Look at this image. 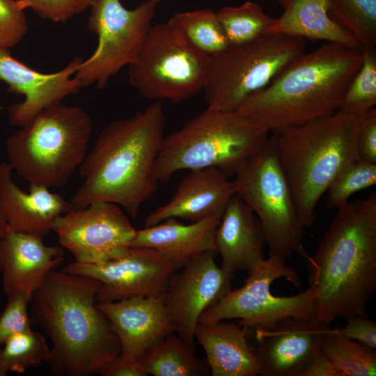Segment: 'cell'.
Segmentation results:
<instances>
[{"mask_svg":"<svg viewBox=\"0 0 376 376\" xmlns=\"http://www.w3.org/2000/svg\"><path fill=\"white\" fill-rule=\"evenodd\" d=\"M100 281L52 270L32 293L29 312L51 346L47 360L56 376L97 374L121 350L119 339L97 307Z\"/></svg>","mask_w":376,"mask_h":376,"instance_id":"1","label":"cell"},{"mask_svg":"<svg viewBox=\"0 0 376 376\" xmlns=\"http://www.w3.org/2000/svg\"><path fill=\"white\" fill-rule=\"evenodd\" d=\"M165 123L163 107L156 102L133 117L106 125L79 167L84 182L70 201L72 207L109 202L136 219L157 187L152 171Z\"/></svg>","mask_w":376,"mask_h":376,"instance_id":"2","label":"cell"},{"mask_svg":"<svg viewBox=\"0 0 376 376\" xmlns=\"http://www.w3.org/2000/svg\"><path fill=\"white\" fill-rule=\"evenodd\" d=\"M316 293L314 320L366 313L376 289V195L337 208L313 256L306 258Z\"/></svg>","mask_w":376,"mask_h":376,"instance_id":"3","label":"cell"},{"mask_svg":"<svg viewBox=\"0 0 376 376\" xmlns=\"http://www.w3.org/2000/svg\"><path fill=\"white\" fill-rule=\"evenodd\" d=\"M362 58L361 47L326 42L298 56L235 111L273 136L331 116L340 109Z\"/></svg>","mask_w":376,"mask_h":376,"instance_id":"4","label":"cell"},{"mask_svg":"<svg viewBox=\"0 0 376 376\" xmlns=\"http://www.w3.org/2000/svg\"><path fill=\"white\" fill-rule=\"evenodd\" d=\"M361 120L362 117L340 109L274 136L279 159L304 229L313 224L318 203L336 176L359 158L357 136Z\"/></svg>","mask_w":376,"mask_h":376,"instance_id":"5","label":"cell"},{"mask_svg":"<svg viewBox=\"0 0 376 376\" xmlns=\"http://www.w3.org/2000/svg\"><path fill=\"white\" fill-rule=\"evenodd\" d=\"M269 134L252 120L233 111L207 108L164 137L152 175L168 182L183 169L216 167L235 175L259 150Z\"/></svg>","mask_w":376,"mask_h":376,"instance_id":"6","label":"cell"},{"mask_svg":"<svg viewBox=\"0 0 376 376\" xmlns=\"http://www.w3.org/2000/svg\"><path fill=\"white\" fill-rule=\"evenodd\" d=\"M93 120L81 107H49L6 141L8 163L29 185L65 186L88 150Z\"/></svg>","mask_w":376,"mask_h":376,"instance_id":"7","label":"cell"},{"mask_svg":"<svg viewBox=\"0 0 376 376\" xmlns=\"http://www.w3.org/2000/svg\"><path fill=\"white\" fill-rule=\"evenodd\" d=\"M235 192L253 212L263 228L269 253L283 259L309 256L302 245L301 225L292 194L278 155L276 138L261 148L235 174Z\"/></svg>","mask_w":376,"mask_h":376,"instance_id":"8","label":"cell"},{"mask_svg":"<svg viewBox=\"0 0 376 376\" xmlns=\"http://www.w3.org/2000/svg\"><path fill=\"white\" fill-rule=\"evenodd\" d=\"M304 38L265 34L211 57L203 91L207 107L233 111L265 88L289 63L306 52Z\"/></svg>","mask_w":376,"mask_h":376,"instance_id":"9","label":"cell"},{"mask_svg":"<svg viewBox=\"0 0 376 376\" xmlns=\"http://www.w3.org/2000/svg\"><path fill=\"white\" fill-rule=\"evenodd\" d=\"M210 58L167 22L152 24L128 65V81L146 98L178 104L203 90Z\"/></svg>","mask_w":376,"mask_h":376,"instance_id":"10","label":"cell"},{"mask_svg":"<svg viewBox=\"0 0 376 376\" xmlns=\"http://www.w3.org/2000/svg\"><path fill=\"white\" fill-rule=\"evenodd\" d=\"M285 260L269 254L251 272L240 288L230 290L220 301L205 310L199 322L240 319V325L255 331H267L281 320L292 317L313 320L316 293L313 285L293 296L279 297L271 293L272 283L283 278L296 288L301 286L297 272L285 264Z\"/></svg>","mask_w":376,"mask_h":376,"instance_id":"11","label":"cell"},{"mask_svg":"<svg viewBox=\"0 0 376 376\" xmlns=\"http://www.w3.org/2000/svg\"><path fill=\"white\" fill-rule=\"evenodd\" d=\"M161 0H144L132 10L120 0H96L90 8L89 30L98 38L93 54L83 60L75 74L83 87L101 88L136 57Z\"/></svg>","mask_w":376,"mask_h":376,"instance_id":"12","label":"cell"},{"mask_svg":"<svg viewBox=\"0 0 376 376\" xmlns=\"http://www.w3.org/2000/svg\"><path fill=\"white\" fill-rule=\"evenodd\" d=\"M52 230L75 261L83 263L121 257L131 247L136 232L120 206L109 202L74 208L57 217Z\"/></svg>","mask_w":376,"mask_h":376,"instance_id":"13","label":"cell"},{"mask_svg":"<svg viewBox=\"0 0 376 376\" xmlns=\"http://www.w3.org/2000/svg\"><path fill=\"white\" fill-rule=\"evenodd\" d=\"M214 251L187 263L171 276L164 293L166 311L174 332L194 348V332L203 313L230 290L234 272L219 267Z\"/></svg>","mask_w":376,"mask_h":376,"instance_id":"14","label":"cell"},{"mask_svg":"<svg viewBox=\"0 0 376 376\" xmlns=\"http://www.w3.org/2000/svg\"><path fill=\"white\" fill-rule=\"evenodd\" d=\"M63 271L100 281L97 302L115 301L137 296L164 295L176 267L156 250L130 247L120 258L101 263L74 261Z\"/></svg>","mask_w":376,"mask_h":376,"instance_id":"15","label":"cell"},{"mask_svg":"<svg viewBox=\"0 0 376 376\" xmlns=\"http://www.w3.org/2000/svg\"><path fill=\"white\" fill-rule=\"evenodd\" d=\"M83 60L76 56L58 72L41 73L13 57L9 49L0 48V80L9 93L25 97L8 107L9 123L23 127L43 109L78 93L84 87L75 74Z\"/></svg>","mask_w":376,"mask_h":376,"instance_id":"16","label":"cell"},{"mask_svg":"<svg viewBox=\"0 0 376 376\" xmlns=\"http://www.w3.org/2000/svg\"><path fill=\"white\" fill-rule=\"evenodd\" d=\"M330 326L292 317L279 321L272 329L255 331L256 355L263 376H300L321 350L323 336Z\"/></svg>","mask_w":376,"mask_h":376,"instance_id":"17","label":"cell"},{"mask_svg":"<svg viewBox=\"0 0 376 376\" xmlns=\"http://www.w3.org/2000/svg\"><path fill=\"white\" fill-rule=\"evenodd\" d=\"M109 320L120 343V355L137 359L149 347L174 332L164 295L137 296L115 301L97 302Z\"/></svg>","mask_w":376,"mask_h":376,"instance_id":"18","label":"cell"},{"mask_svg":"<svg viewBox=\"0 0 376 376\" xmlns=\"http://www.w3.org/2000/svg\"><path fill=\"white\" fill-rule=\"evenodd\" d=\"M235 194L233 182L220 169L207 167L191 170L180 181L171 200L147 216L145 227L169 218L194 222L214 214L222 217Z\"/></svg>","mask_w":376,"mask_h":376,"instance_id":"19","label":"cell"},{"mask_svg":"<svg viewBox=\"0 0 376 376\" xmlns=\"http://www.w3.org/2000/svg\"><path fill=\"white\" fill-rule=\"evenodd\" d=\"M63 248L47 246L43 236L9 231L0 240L2 290L31 295L49 273L63 261Z\"/></svg>","mask_w":376,"mask_h":376,"instance_id":"20","label":"cell"},{"mask_svg":"<svg viewBox=\"0 0 376 376\" xmlns=\"http://www.w3.org/2000/svg\"><path fill=\"white\" fill-rule=\"evenodd\" d=\"M8 162L0 164V214L10 231L45 236L57 217L74 209L70 201L48 188L30 185L22 191L13 180Z\"/></svg>","mask_w":376,"mask_h":376,"instance_id":"21","label":"cell"},{"mask_svg":"<svg viewBox=\"0 0 376 376\" xmlns=\"http://www.w3.org/2000/svg\"><path fill=\"white\" fill-rule=\"evenodd\" d=\"M221 267L235 272L253 270L264 259L266 244L260 224L251 209L235 194L229 201L214 233Z\"/></svg>","mask_w":376,"mask_h":376,"instance_id":"22","label":"cell"},{"mask_svg":"<svg viewBox=\"0 0 376 376\" xmlns=\"http://www.w3.org/2000/svg\"><path fill=\"white\" fill-rule=\"evenodd\" d=\"M221 218L214 214L190 224L169 218L156 225L136 230L131 247L153 249L178 270L202 253L216 251L214 233Z\"/></svg>","mask_w":376,"mask_h":376,"instance_id":"23","label":"cell"},{"mask_svg":"<svg viewBox=\"0 0 376 376\" xmlns=\"http://www.w3.org/2000/svg\"><path fill=\"white\" fill-rule=\"evenodd\" d=\"M248 328L219 320L199 322L194 338L203 348L212 376H256L261 366L247 341Z\"/></svg>","mask_w":376,"mask_h":376,"instance_id":"24","label":"cell"},{"mask_svg":"<svg viewBox=\"0 0 376 376\" xmlns=\"http://www.w3.org/2000/svg\"><path fill=\"white\" fill-rule=\"evenodd\" d=\"M283 11L265 34H281L360 47L356 38L329 14V0H278Z\"/></svg>","mask_w":376,"mask_h":376,"instance_id":"25","label":"cell"},{"mask_svg":"<svg viewBox=\"0 0 376 376\" xmlns=\"http://www.w3.org/2000/svg\"><path fill=\"white\" fill-rule=\"evenodd\" d=\"M139 360L147 375L201 376L210 372L207 363L175 332L146 350Z\"/></svg>","mask_w":376,"mask_h":376,"instance_id":"26","label":"cell"},{"mask_svg":"<svg viewBox=\"0 0 376 376\" xmlns=\"http://www.w3.org/2000/svg\"><path fill=\"white\" fill-rule=\"evenodd\" d=\"M196 49L212 57L230 47L216 12L201 9L178 13L167 22Z\"/></svg>","mask_w":376,"mask_h":376,"instance_id":"27","label":"cell"},{"mask_svg":"<svg viewBox=\"0 0 376 376\" xmlns=\"http://www.w3.org/2000/svg\"><path fill=\"white\" fill-rule=\"evenodd\" d=\"M321 350L342 376H375L376 351L329 327Z\"/></svg>","mask_w":376,"mask_h":376,"instance_id":"28","label":"cell"},{"mask_svg":"<svg viewBox=\"0 0 376 376\" xmlns=\"http://www.w3.org/2000/svg\"><path fill=\"white\" fill-rule=\"evenodd\" d=\"M216 13L230 46L244 44L265 35L274 19L253 1L224 6Z\"/></svg>","mask_w":376,"mask_h":376,"instance_id":"29","label":"cell"},{"mask_svg":"<svg viewBox=\"0 0 376 376\" xmlns=\"http://www.w3.org/2000/svg\"><path fill=\"white\" fill-rule=\"evenodd\" d=\"M329 14L360 46L376 45V0H329Z\"/></svg>","mask_w":376,"mask_h":376,"instance_id":"30","label":"cell"},{"mask_svg":"<svg viewBox=\"0 0 376 376\" xmlns=\"http://www.w3.org/2000/svg\"><path fill=\"white\" fill-rule=\"evenodd\" d=\"M49 352L45 336L29 329L17 333L1 346V360L7 373H24L45 363Z\"/></svg>","mask_w":376,"mask_h":376,"instance_id":"31","label":"cell"},{"mask_svg":"<svg viewBox=\"0 0 376 376\" xmlns=\"http://www.w3.org/2000/svg\"><path fill=\"white\" fill-rule=\"evenodd\" d=\"M362 62L345 93L340 110L363 117L376 105V45L361 46Z\"/></svg>","mask_w":376,"mask_h":376,"instance_id":"32","label":"cell"},{"mask_svg":"<svg viewBox=\"0 0 376 376\" xmlns=\"http://www.w3.org/2000/svg\"><path fill=\"white\" fill-rule=\"evenodd\" d=\"M375 183L376 164L357 159L340 171L327 188V207L337 209L354 193Z\"/></svg>","mask_w":376,"mask_h":376,"instance_id":"33","label":"cell"},{"mask_svg":"<svg viewBox=\"0 0 376 376\" xmlns=\"http://www.w3.org/2000/svg\"><path fill=\"white\" fill-rule=\"evenodd\" d=\"M8 297L6 306L0 315V346L12 336L31 329L29 304L31 295L16 292Z\"/></svg>","mask_w":376,"mask_h":376,"instance_id":"34","label":"cell"},{"mask_svg":"<svg viewBox=\"0 0 376 376\" xmlns=\"http://www.w3.org/2000/svg\"><path fill=\"white\" fill-rule=\"evenodd\" d=\"M24 6L16 0H0V48L17 45L28 30Z\"/></svg>","mask_w":376,"mask_h":376,"instance_id":"35","label":"cell"},{"mask_svg":"<svg viewBox=\"0 0 376 376\" xmlns=\"http://www.w3.org/2000/svg\"><path fill=\"white\" fill-rule=\"evenodd\" d=\"M40 17L55 23L65 22L90 8L96 0H16Z\"/></svg>","mask_w":376,"mask_h":376,"instance_id":"36","label":"cell"},{"mask_svg":"<svg viewBox=\"0 0 376 376\" xmlns=\"http://www.w3.org/2000/svg\"><path fill=\"white\" fill-rule=\"evenodd\" d=\"M345 320L344 327H336L340 334L368 347L376 348V323L366 313L356 314Z\"/></svg>","mask_w":376,"mask_h":376,"instance_id":"37","label":"cell"},{"mask_svg":"<svg viewBox=\"0 0 376 376\" xmlns=\"http://www.w3.org/2000/svg\"><path fill=\"white\" fill-rule=\"evenodd\" d=\"M357 151L361 159L376 164V109L363 117L357 136Z\"/></svg>","mask_w":376,"mask_h":376,"instance_id":"38","label":"cell"},{"mask_svg":"<svg viewBox=\"0 0 376 376\" xmlns=\"http://www.w3.org/2000/svg\"><path fill=\"white\" fill-rule=\"evenodd\" d=\"M98 375L101 376H146L139 359H131L120 354L102 367Z\"/></svg>","mask_w":376,"mask_h":376,"instance_id":"39","label":"cell"},{"mask_svg":"<svg viewBox=\"0 0 376 376\" xmlns=\"http://www.w3.org/2000/svg\"><path fill=\"white\" fill-rule=\"evenodd\" d=\"M300 376H342L322 350L312 359Z\"/></svg>","mask_w":376,"mask_h":376,"instance_id":"40","label":"cell"},{"mask_svg":"<svg viewBox=\"0 0 376 376\" xmlns=\"http://www.w3.org/2000/svg\"><path fill=\"white\" fill-rule=\"evenodd\" d=\"M10 230L8 224L0 214V240Z\"/></svg>","mask_w":376,"mask_h":376,"instance_id":"41","label":"cell"},{"mask_svg":"<svg viewBox=\"0 0 376 376\" xmlns=\"http://www.w3.org/2000/svg\"><path fill=\"white\" fill-rule=\"evenodd\" d=\"M1 346H0V376H5V375H7L8 373L4 369V368H3V365H2V363H1Z\"/></svg>","mask_w":376,"mask_h":376,"instance_id":"42","label":"cell"},{"mask_svg":"<svg viewBox=\"0 0 376 376\" xmlns=\"http://www.w3.org/2000/svg\"><path fill=\"white\" fill-rule=\"evenodd\" d=\"M3 109V106L1 105V104L0 103V111Z\"/></svg>","mask_w":376,"mask_h":376,"instance_id":"43","label":"cell"}]
</instances>
